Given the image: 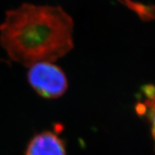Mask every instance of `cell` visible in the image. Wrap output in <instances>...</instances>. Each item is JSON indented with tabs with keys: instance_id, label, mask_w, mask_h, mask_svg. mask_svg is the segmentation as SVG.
Segmentation results:
<instances>
[{
	"instance_id": "cell-2",
	"label": "cell",
	"mask_w": 155,
	"mask_h": 155,
	"mask_svg": "<svg viewBox=\"0 0 155 155\" xmlns=\"http://www.w3.org/2000/svg\"><path fill=\"white\" fill-rule=\"evenodd\" d=\"M29 68V83L40 96L55 99L65 94L68 88V78L63 70L55 63L41 62Z\"/></svg>"
},
{
	"instance_id": "cell-4",
	"label": "cell",
	"mask_w": 155,
	"mask_h": 155,
	"mask_svg": "<svg viewBox=\"0 0 155 155\" xmlns=\"http://www.w3.org/2000/svg\"><path fill=\"white\" fill-rule=\"evenodd\" d=\"M142 92L143 97L136 105V110L150 123L151 134L155 144V86L147 85L142 89Z\"/></svg>"
},
{
	"instance_id": "cell-1",
	"label": "cell",
	"mask_w": 155,
	"mask_h": 155,
	"mask_svg": "<svg viewBox=\"0 0 155 155\" xmlns=\"http://www.w3.org/2000/svg\"><path fill=\"white\" fill-rule=\"evenodd\" d=\"M74 22L60 6L21 5L6 12L0 42L13 61L25 67L54 63L71 51Z\"/></svg>"
},
{
	"instance_id": "cell-3",
	"label": "cell",
	"mask_w": 155,
	"mask_h": 155,
	"mask_svg": "<svg viewBox=\"0 0 155 155\" xmlns=\"http://www.w3.org/2000/svg\"><path fill=\"white\" fill-rule=\"evenodd\" d=\"M25 155H67L65 145L56 134L43 131L35 135L27 146Z\"/></svg>"
}]
</instances>
